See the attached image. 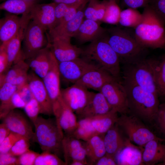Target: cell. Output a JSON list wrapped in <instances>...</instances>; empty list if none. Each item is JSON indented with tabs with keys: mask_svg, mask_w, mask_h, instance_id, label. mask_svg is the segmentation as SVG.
<instances>
[{
	"mask_svg": "<svg viewBox=\"0 0 165 165\" xmlns=\"http://www.w3.org/2000/svg\"><path fill=\"white\" fill-rule=\"evenodd\" d=\"M103 37L118 55L120 62L134 63L146 58L147 49L137 40L134 32L119 27L106 29Z\"/></svg>",
	"mask_w": 165,
	"mask_h": 165,
	"instance_id": "6da1fadb",
	"label": "cell"
},
{
	"mask_svg": "<svg viewBox=\"0 0 165 165\" xmlns=\"http://www.w3.org/2000/svg\"><path fill=\"white\" fill-rule=\"evenodd\" d=\"M142 19L134 28V34L142 46L153 49L165 48V22L148 5L144 8Z\"/></svg>",
	"mask_w": 165,
	"mask_h": 165,
	"instance_id": "7a4b0ae2",
	"label": "cell"
},
{
	"mask_svg": "<svg viewBox=\"0 0 165 165\" xmlns=\"http://www.w3.org/2000/svg\"><path fill=\"white\" fill-rule=\"evenodd\" d=\"M81 56L121 80L119 58L103 36L90 42L85 48L82 49Z\"/></svg>",
	"mask_w": 165,
	"mask_h": 165,
	"instance_id": "3957f363",
	"label": "cell"
},
{
	"mask_svg": "<svg viewBox=\"0 0 165 165\" xmlns=\"http://www.w3.org/2000/svg\"><path fill=\"white\" fill-rule=\"evenodd\" d=\"M122 82L127 94L129 113L145 121H153L160 104L159 95L134 84Z\"/></svg>",
	"mask_w": 165,
	"mask_h": 165,
	"instance_id": "277c9868",
	"label": "cell"
},
{
	"mask_svg": "<svg viewBox=\"0 0 165 165\" xmlns=\"http://www.w3.org/2000/svg\"><path fill=\"white\" fill-rule=\"evenodd\" d=\"M34 125L35 132L32 141L38 144L42 152H49L60 157L63 153L64 134L55 118L38 116Z\"/></svg>",
	"mask_w": 165,
	"mask_h": 165,
	"instance_id": "5b68a950",
	"label": "cell"
},
{
	"mask_svg": "<svg viewBox=\"0 0 165 165\" xmlns=\"http://www.w3.org/2000/svg\"><path fill=\"white\" fill-rule=\"evenodd\" d=\"M157 60L145 58L134 63L124 64L123 81L134 84L159 95L154 77Z\"/></svg>",
	"mask_w": 165,
	"mask_h": 165,
	"instance_id": "8992f818",
	"label": "cell"
},
{
	"mask_svg": "<svg viewBox=\"0 0 165 165\" xmlns=\"http://www.w3.org/2000/svg\"><path fill=\"white\" fill-rule=\"evenodd\" d=\"M116 124L126 134L131 141L140 146H144L148 142L153 139L165 141L164 139L155 135L138 118L134 115L121 114L118 117Z\"/></svg>",
	"mask_w": 165,
	"mask_h": 165,
	"instance_id": "52a82bcc",
	"label": "cell"
},
{
	"mask_svg": "<svg viewBox=\"0 0 165 165\" xmlns=\"http://www.w3.org/2000/svg\"><path fill=\"white\" fill-rule=\"evenodd\" d=\"M46 31L33 20L30 21L25 30L22 50L25 60L31 58L49 42L46 37Z\"/></svg>",
	"mask_w": 165,
	"mask_h": 165,
	"instance_id": "ba28073f",
	"label": "cell"
},
{
	"mask_svg": "<svg viewBox=\"0 0 165 165\" xmlns=\"http://www.w3.org/2000/svg\"><path fill=\"white\" fill-rule=\"evenodd\" d=\"M99 92L104 96L112 109L121 114L129 112L127 92L120 80H115L108 82Z\"/></svg>",
	"mask_w": 165,
	"mask_h": 165,
	"instance_id": "9c48e42d",
	"label": "cell"
},
{
	"mask_svg": "<svg viewBox=\"0 0 165 165\" xmlns=\"http://www.w3.org/2000/svg\"><path fill=\"white\" fill-rule=\"evenodd\" d=\"M96 67H97L79 57L69 61L58 62L61 79L66 83L72 84L76 82L87 72Z\"/></svg>",
	"mask_w": 165,
	"mask_h": 165,
	"instance_id": "30bf717a",
	"label": "cell"
},
{
	"mask_svg": "<svg viewBox=\"0 0 165 165\" xmlns=\"http://www.w3.org/2000/svg\"><path fill=\"white\" fill-rule=\"evenodd\" d=\"M42 79L52 103L54 115L59 109L62 101L58 62L54 54L49 71Z\"/></svg>",
	"mask_w": 165,
	"mask_h": 165,
	"instance_id": "8fae6325",
	"label": "cell"
},
{
	"mask_svg": "<svg viewBox=\"0 0 165 165\" xmlns=\"http://www.w3.org/2000/svg\"><path fill=\"white\" fill-rule=\"evenodd\" d=\"M88 89L77 83L61 90V97L66 104L79 115L89 101L92 93Z\"/></svg>",
	"mask_w": 165,
	"mask_h": 165,
	"instance_id": "7c38bea8",
	"label": "cell"
},
{
	"mask_svg": "<svg viewBox=\"0 0 165 165\" xmlns=\"http://www.w3.org/2000/svg\"><path fill=\"white\" fill-rule=\"evenodd\" d=\"M27 83L33 97L40 106L41 113L49 116L53 115L52 103L42 79L31 71L28 73Z\"/></svg>",
	"mask_w": 165,
	"mask_h": 165,
	"instance_id": "4fadbf2b",
	"label": "cell"
},
{
	"mask_svg": "<svg viewBox=\"0 0 165 165\" xmlns=\"http://www.w3.org/2000/svg\"><path fill=\"white\" fill-rule=\"evenodd\" d=\"M71 38L56 36L50 39L53 52L58 62L70 61L81 56L82 49L72 45Z\"/></svg>",
	"mask_w": 165,
	"mask_h": 165,
	"instance_id": "5bb4252c",
	"label": "cell"
},
{
	"mask_svg": "<svg viewBox=\"0 0 165 165\" xmlns=\"http://www.w3.org/2000/svg\"><path fill=\"white\" fill-rule=\"evenodd\" d=\"M54 2L35 4L29 13L31 19L41 26L45 31H49L56 26Z\"/></svg>",
	"mask_w": 165,
	"mask_h": 165,
	"instance_id": "9a60e30c",
	"label": "cell"
},
{
	"mask_svg": "<svg viewBox=\"0 0 165 165\" xmlns=\"http://www.w3.org/2000/svg\"><path fill=\"white\" fill-rule=\"evenodd\" d=\"M29 13L22 15L9 14L0 20V40L1 44L6 43L13 38L26 22L30 20Z\"/></svg>",
	"mask_w": 165,
	"mask_h": 165,
	"instance_id": "2e32d148",
	"label": "cell"
},
{
	"mask_svg": "<svg viewBox=\"0 0 165 165\" xmlns=\"http://www.w3.org/2000/svg\"><path fill=\"white\" fill-rule=\"evenodd\" d=\"M4 123L12 132L27 138L33 141L35 133L32 127L23 114L20 111L14 109L3 119Z\"/></svg>",
	"mask_w": 165,
	"mask_h": 165,
	"instance_id": "e0dca14e",
	"label": "cell"
},
{
	"mask_svg": "<svg viewBox=\"0 0 165 165\" xmlns=\"http://www.w3.org/2000/svg\"><path fill=\"white\" fill-rule=\"evenodd\" d=\"M81 141L73 135H64L62 149L66 165L74 160L87 161L84 142Z\"/></svg>",
	"mask_w": 165,
	"mask_h": 165,
	"instance_id": "ac0fdd59",
	"label": "cell"
},
{
	"mask_svg": "<svg viewBox=\"0 0 165 165\" xmlns=\"http://www.w3.org/2000/svg\"><path fill=\"white\" fill-rule=\"evenodd\" d=\"M115 80H120L105 70L96 67L87 72L75 83L87 89H90L99 92L105 84Z\"/></svg>",
	"mask_w": 165,
	"mask_h": 165,
	"instance_id": "d6986e66",
	"label": "cell"
},
{
	"mask_svg": "<svg viewBox=\"0 0 165 165\" xmlns=\"http://www.w3.org/2000/svg\"><path fill=\"white\" fill-rule=\"evenodd\" d=\"M112 109L103 94L100 92H92L88 103L78 115V120L90 118L107 113Z\"/></svg>",
	"mask_w": 165,
	"mask_h": 165,
	"instance_id": "ffe728a7",
	"label": "cell"
},
{
	"mask_svg": "<svg viewBox=\"0 0 165 165\" xmlns=\"http://www.w3.org/2000/svg\"><path fill=\"white\" fill-rule=\"evenodd\" d=\"M53 54L51 43L49 42L33 57L25 61L31 71L42 79L49 71Z\"/></svg>",
	"mask_w": 165,
	"mask_h": 165,
	"instance_id": "44dd1931",
	"label": "cell"
},
{
	"mask_svg": "<svg viewBox=\"0 0 165 165\" xmlns=\"http://www.w3.org/2000/svg\"><path fill=\"white\" fill-rule=\"evenodd\" d=\"M106 29L101 26L99 22L85 18L74 37L81 43L91 42L102 37Z\"/></svg>",
	"mask_w": 165,
	"mask_h": 165,
	"instance_id": "7402d4cb",
	"label": "cell"
},
{
	"mask_svg": "<svg viewBox=\"0 0 165 165\" xmlns=\"http://www.w3.org/2000/svg\"><path fill=\"white\" fill-rule=\"evenodd\" d=\"M29 22L25 23L17 34L8 42L1 44L4 46L8 57V64L6 72L13 65L25 60L21 48V44L25 30Z\"/></svg>",
	"mask_w": 165,
	"mask_h": 165,
	"instance_id": "603a6c76",
	"label": "cell"
},
{
	"mask_svg": "<svg viewBox=\"0 0 165 165\" xmlns=\"http://www.w3.org/2000/svg\"><path fill=\"white\" fill-rule=\"evenodd\" d=\"M88 1L80 7L75 16L62 25L58 26L49 31L50 38L56 36L74 37L85 18L84 11Z\"/></svg>",
	"mask_w": 165,
	"mask_h": 165,
	"instance_id": "cb8c5ba5",
	"label": "cell"
},
{
	"mask_svg": "<svg viewBox=\"0 0 165 165\" xmlns=\"http://www.w3.org/2000/svg\"><path fill=\"white\" fill-rule=\"evenodd\" d=\"M54 115L65 135H72L77 127L78 120L75 113L63 99L59 108Z\"/></svg>",
	"mask_w": 165,
	"mask_h": 165,
	"instance_id": "d4e9b609",
	"label": "cell"
},
{
	"mask_svg": "<svg viewBox=\"0 0 165 165\" xmlns=\"http://www.w3.org/2000/svg\"><path fill=\"white\" fill-rule=\"evenodd\" d=\"M142 153L139 148L132 144L128 139L126 140L125 146L116 154L115 158L117 165H143Z\"/></svg>",
	"mask_w": 165,
	"mask_h": 165,
	"instance_id": "484cf974",
	"label": "cell"
},
{
	"mask_svg": "<svg viewBox=\"0 0 165 165\" xmlns=\"http://www.w3.org/2000/svg\"><path fill=\"white\" fill-rule=\"evenodd\" d=\"M161 141L153 139L144 146L142 159L144 164L153 165L162 162L165 159V145Z\"/></svg>",
	"mask_w": 165,
	"mask_h": 165,
	"instance_id": "4316f807",
	"label": "cell"
},
{
	"mask_svg": "<svg viewBox=\"0 0 165 165\" xmlns=\"http://www.w3.org/2000/svg\"><path fill=\"white\" fill-rule=\"evenodd\" d=\"M120 129L116 123L104 135L103 139L106 154L115 157L125 146L126 140L122 136Z\"/></svg>",
	"mask_w": 165,
	"mask_h": 165,
	"instance_id": "83f0119b",
	"label": "cell"
},
{
	"mask_svg": "<svg viewBox=\"0 0 165 165\" xmlns=\"http://www.w3.org/2000/svg\"><path fill=\"white\" fill-rule=\"evenodd\" d=\"M104 135H96L84 141L86 159L89 165H94L100 158L106 154Z\"/></svg>",
	"mask_w": 165,
	"mask_h": 165,
	"instance_id": "f1b7e54d",
	"label": "cell"
},
{
	"mask_svg": "<svg viewBox=\"0 0 165 165\" xmlns=\"http://www.w3.org/2000/svg\"><path fill=\"white\" fill-rule=\"evenodd\" d=\"M118 113L112 109L108 112L89 118L96 134L103 135L116 123Z\"/></svg>",
	"mask_w": 165,
	"mask_h": 165,
	"instance_id": "f546056e",
	"label": "cell"
},
{
	"mask_svg": "<svg viewBox=\"0 0 165 165\" xmlns=\"http://www.w3.org/2000/svg\"><path fill=\"white\" fill-rule=\"evenodd\" d=\"M38 0H6L0 5V9L15 15L29 14Z\"/></svg>",
	"mask_w": 165,
	"mask_h": 165,
	"instance_id": "4dcf8cb0",
	"label": "cell"
},
{
	"mask_svg": "<svg viewBox=\"0 0 165 165\" xmlns=\"http://www.w3.org/2000/svg\"><path fill=\"white\" fill-rule=\"evenodd\" d=\"M107 1L89 0L84 11L85 18L97 21H102L106 9Z\"/></svg>",
	"mask_w": 165,
	"mask_h": 165,
	"instance_id": "1f68e13d",
	"label": "cell"
},
{
	"mask_svg": "<svg viewBox=\"0 0 165 165\" xmlns=\"http://www.w3.org/2000/svg\"><path fill=\"white\" fill-rule=\"evenodd\" d=\"M142 17L137 9L128 8L121 10L119 24L124 27L134 28L141 22Z\"/></svg>",
	"mask_w": 165,
	"mask_h": 165,
	"instance_id": "d6a6232c",
	"label": "cell"
},
{
	"mask_svg": "<svg viewBox=\"0 0 165 165\" xmlns=\"http://www.w3.org/2000/svg\"><path fill=\"white\" fill-rule=\"evenodd\" d=\"M96 135L97 134L93 128L90 119L84 118L78 120L77 127L72 135L85 141Z\"/></svg>",
	"mask_w": 165,
	"mask_h": 165,
	"instance_id": "836d02e7",
	"label": "cell"
},
{
	"mask_svg": "<svg viewBox=\"0 0 165 165\" xmlns=\"http://www.w3.org/2000/svg\"><path fill=\"white\" fill-rule=\"evenodd\" d=\"M29 68L24 60L13 65L4 74L0 76V85L5 82L14 84L16 79L22 73L28 72Z\"/></svg>",
	"mask_w": 165,
	"mask_h": 165,
	"instance_id": "e575fe53",
	"label": "cell"
},
{
	"mask_svg": "<svg viewBox=\"0 0 165 165\" xmlns=\"http://www.w3.org/2000/svg\"><path fill=\"white\" fill-rule=\"evenodd\" d=\"M26 102L17 91L13 95L9 101L0 105V118L2 119L11 111L17 108H24Z\"/></svg>",
	"mask_w": 165,
	"mask_h": 165,
	"instance_id": "d590c367",
	"label": "cell"
},
{
	"mask_svg": "<svg viewBox=\"0 0 165 165\" xmlns=\"http://www.w3.org/2000/svg\"><path fill=\"white\" fill-rule=\"evenodd\" d=\"M121 11L116 1H107L105 13L102 21L111 24H119Z\"/></svg>",
	"mask_w": 165,
	"mask_h": 165,
	"instance_id": "8d00e7d4",
	"label": "cell"
},
{
	"mask_svg": "<svg viewBox=\"0 0 165 165\" xmlns=\"http://www.w3.org/2000/svg\"><path fill=\"white\" fill-rule=\"evenodd\" d=\"M154 77L159 96L165 88V55L157 60L154 69Z\"/></svg>",
	"mask_w": 165,
	"mask_h": 165,
	"instance_id": "74e56055",
	"label": "cell"
},
{
	"mask_svg": "<svg viewBox=\"0 0 165 165\" xmlns=\"http://www.w3.org/2000/svg\"><path fill=\"white\" fill-rule=\"evenodd\" d=\"M34 165H66L64 162L56 154L48 151L42 152L37 156Z\"/></svg>",
	"mask_w": 165,
	"mask_h": 165,
	"instance_id": "f35d334b",
	"label": "cell"
},
{
	"mask_svg": "<svg viewBox=\"0 0 165 165\" xmlns=\"http://www.w3.org/2000/svg\"><path fill=\"white\" fill-rule=\"evenodd\" d=\"M17 90L16 86L8 82H5L0 85V105L8 103Z\"/></svg>",
	"mask_w": 165,
	"mask_h": 165,
	"instance_id": "ab89813d",
	"label": "cell"
},
{
	"mask_svg": "<svg viewBox=\"0 0 165 165\" xmlns=\"http://www.w3.org/2000/svg\"><path fill=\"white\" fill-rule=\"evenodd\" d=\"M24 111L30 120L34 124L41 113V109L38 101L33 97L26 104Z\"/></svg>",
	"mask_w": 165,
	"mask_h": 165,
	"instance_id": "60d3db41",
	"label": "cell"
},
{
	"mask_svg": "<svg viewBox=\"0 0 165 165\" xmlns=\"http://www.w3.org/2000/svg\"><path fill=\"white\" fill-rule=\"evenodd\" d=\"M30 141L27 138L22 137L14 144L9 152L16 156H20L30 150Z\"/></svg>",
	"mask_w": 165,
	"mask_h": 165,
	"instance_id": "b9f144b4",
	"label": "cell"
},
{
	"mask_svg": "<svg viewBox=\"0 0 165 165\" xmlns=\"http://www.w3.org/2000/svg\"><path fill=\"white\" fill-rule=\"evenodd\" d=\"M153 121L158 130L165 139V102L160 104Z\"/></svg>",
	"mask_w": 165,
	"mask_h": 165,
	"instance_id": "7bdbcfd3",
	"label": "cell"
},
{
	"mask_svg": "<svg viewBox=\"0 0 165 165\" xmlns=\"http://www.w3.org/2000/svg\"><path fill=\"white\" fill-rule=\"evenodd\" d=\"M22 137L19 134L11 132L0 144V153L9 152L14 144Z\"/></svg>",
	"mask_w": 165,
	"mask_h": 165,
	"instance_id": "ee69618b",
	"label": "cell"
},
{
	"mask_svg": "<svg viewBox=\"0 0 165 165\" xmlns=\"http://www.w3.org/2000/svg\"><path fill=\"white\" fill-rule=\"evenodd\" d=\"M39 153L29 150L18 157L17 165H34Z\"/></svg>",
	"mask_w": 165,
	"mask_h": 165,
	"instance_id": "f6af8a7d",
	"label": "cell"
},
{
	"mask_svg": "<svg viewBox=\"0 0 165 165\" xmlns=\"http://www.w3.org/2000/svg\"><path fill=\"white\" fill-rule=\"evenodd\" d=\"M88 1L89 0H86L74 4H69L64 17L56 26L62 25L72 19L75 16L81 6Z\"/></svg>",
	"mask_w": 165,
	"mask_h": 165,
	"instance_id": "bcb514c9",
	"label": "cell"
},
{
	"mask_svg": "<svg viewBox=\"0 0 165 165\" xmlns=\"http://www.w3.org/2000/svg\"><path fill=\"white\" fill-rule=\"evenodd\" d=\"M148 5L165 22V0H149Z\"/></svg>",
	"mask_w": 165,
	"mask_h": 165,
	"instance_id": "7dc6e473",
	"label": "cell"
},
{
	"mask_svg": "<svg viewBox=\"0 0 165 165\" xmlns=\"http://www.w3.org/2000/svg\"><path fill=\"white\" fill-rule=\"evenodd\" d=\"M55 3L54 11L56 20V26L64 17L69 4L63 3Z\"/></svg>",
	"mask_w": 165,
	"mask_h": 165,
	"instance_id": "c3c4849f",
	"label": "cell"
},
{
	"mask_svg": "<svg viewBox=\"0 0 165 165\" xmlns=\"http://www.w3.org/2000/svg\"><path fill=\"white\" fill-rule=\"evenodd\" d=\"M8 64V58L4 46H0V76L6 72Z\"/></svg>",
	"mask_w": 165,
	"mask_h": 165,
	"instance_id": "681fc988",
	"label": "cell"
},
{
	"mask_svg": "<svg viewBox=\"0 0 165 165\" xmlns=\"http://www.w3.org/2000/svg\"><path fill=\"white\" fill-rule=\"evenodd\" d=\"M17 158L9 152L0 153V165H17Z\"/></svg>",
	"mask_w": 165,
	"mask_h": 165,
	"instance_id": "f907efd6",
	"label": "cell"
},
{
	"mask_svg": "<svg viewBox=\"0 0 165 165\" xmlns=\"http://www.w3.org/2000/svg\"><path fill=\"white\" fill-rule=\"evenodd\" d=\"M149 1V0H122L125 6L135 9L145 7L148 5Z\"/></svg>",
	"mask_w": 165,
	"mask_h": 165,
	"instance_id": "816d5d0a",
	"label": "cell"
},
{
	"mask_svg": "<svg viewBox=\"0 0 165 165\" xmlns=\"http://www.w3.org/2000/svg\"><path fill=\"white\" fill-rule=\"evenodd\" d=\"M17 91L26 103L33 97L32 94L27 83L23 86L18 88Z\"/></svg>",
	"mask_w": 165,
	"mask_h": 165,
	"instance_id": "f5cc1de1",
	"label": "cell"
},
{
	"mask_svg": "<svg viewBox=\"0 0 165 165\" xmlns=\"http://www.w3.org/2000/svg\"><path fill=\"white\" fill-rule=\"evenodd\" d=\"M95 165H117L115 157L106 154L99 159L94 164Z\"/></svg>",
	"mask_w": 165,
	"mask_h": 165,
	"instance_id": "db71d44e",
	"label": "cell"
},
{
	"mask_svg": "<svg viewBox=\"0 0 165 165\" xmlns=\"http://www.w3.org/2000/svg\"><path fill=\"white\" fill-rule=\"evenodd\" d=\"M11 131L3 122L0 124V144L9 134Z\"/></svg>",
	"mask_w": 165,
	"mask_h": 165,
	"instance_id": "11a10c76",
	"label": "cell"
},
{
	"mask_svg": "<svg viewBox=\"0 0 165 165\" xmlns=\"http://www.w3.org/2000/svg\"><path fill=\"white\" fill-rule=\"evenodd\" d=\"M86 0H52L56 3H63L68 4H74Z\"/></svg>",
	"mask_w": 165,
	"mask_h": 165,
	"instance_id": "9f6ffc18",
	"label": "cell"
},
{
	"mask_svg": "<svg viewBox=\"0 0 165 165\" xmlns=\"http://www.w3.org/2000/svg\"><path fill=\"white\" fill-rule=\"evenodd\" d=\"M70 165H89L87 161L76 160L72 161L70 163Z\"/></svg>",
	"mask_w": 165,
	"mask_h": 165,
	"instance_id": "6f0895ef",
	"label": "cell"
},
{
	"mask_svg": "<svg viewBox=\"0 0 165 165\" xmlns=\"http://www.w3.org/2000/svg\"><path fill=\"white\" fill-rule=\"evenodd\" d=\"M165 96V88L163 90V91L162 92L160 96Z\"/></svg>",
	"mask_w": 165,
	"mask_h": 165,
	"instance_id": "680465c9",
	"label": "cell"
},
{
	"mask_svg": "<svg viewBox=\"0 0 165 165\" xmlns=\"http://www.w3.org/2000/svg\"><path fill=\"white\" fill-rule=\"evenodd\" d=\"M157 164L159 165H165V161L160 163Z\"/></svg>",
	"mask_w": 165,
	"mask_h": 165,
	"instance_id": "91938a15",
	"label": "cell"
},
{
	"mask_svg": "<svg viewBox=\"0 0 165 165\" xmlns=\"http://www.w3.org/2000/svg\"><path fill=\"white\" fill-rule=\"evenodd\" d=\"M106 0V1L115 0V1H116L117 2V1H118L119 0Z\"/></svg>",
	"mask_w": 165,
	"mask_h": 165,
	"instance_id": "94428289",
	"label": "cell"
},
{
	"mask_svg": "<svg viewBox=\"0 0 165 165\" xmlns=\"http://www.w3.org/2000/svg\"><path fill=\"white\" fill-rule=\"evenodd\" d=\"M6 0H0V1L1 2H4V1H6Z\"/></svg>",
	"mask_w": 165,
	"mask_h": 165,
	"instance_id": "6125c7cd",
	"label": "cell"
},
{
	"mask_svg": "<svg viewBox=\"0 0 165 165\" xmlns=\"http://www.w3.org/2000/svg\"><path fill=\"white\" fill-rule=\"evenodd\" d=\"M165 161V160H164V161Z\"/></svg>",
	"mask_w": 165,
	"mask_h": 165,
	"instance_id": "be15d7a7",
	"label": "cell"
}]
</instances>
